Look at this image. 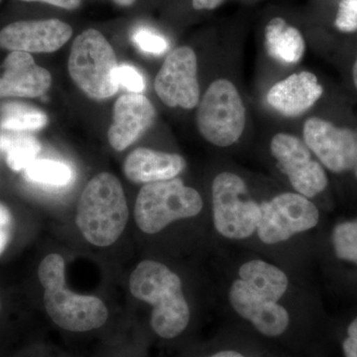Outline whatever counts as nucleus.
Listing matches in <instances>:
<instances>
[{
    "label": "nucleus",
    "instance_id": "f257e3e1",
    "mask_svg": "<svg viewBox=\"0 0 357 357\" xmlns=\"http://www.w3.org/2000/svg\"><path fill=\"white\" fill-rule=\"evenodd\" d=\"M129 289L136 299L153 307L150 325L158 337L171 340L184 333L191 312L180 277L170 268L153 260L141 261L130 275Z\"/></svg>",
    "mask_w": 357,
    "mask_h": 357
},
{
    "label": "nucleus",
    "instance_id": "f03ea898",
    "mask_svg": "<svg viewBox=\"0 0 357 357\" xmlns=\"http://www.w3.org/2000/svg\"><path fill=\"white\" fill-rule=\"evenodd\" d=\"M38 277L44 288L45 309L56 325L73 333L89 332L105 325L109 310L102 300L68 289L62 256H46L40 263Z\"/></svg>",
    "mask_w": 357,
    "mask_h": 357
},
{
    "label": "nucleus",
    "instance_id": "7ed1b4c3",
    "mask_svg": "<svg viewBox=\"0 0 357 357\" xmlns=\"http://www.w3.org/2000/svg\"><path fill=\"white\" fill-rule=\"evenodd\" d=\"M128 206L123 188L112 174H98L84 188L76 222L84 239L93 245H112L128 222Z\"/></svg>",
    "mask_w": 357,
    "mask_h": 357
},
{
    "label": "nucleus",
    "instance_id": "20e7f679",
    "mask_svg": "<svg viewBox=\"0 0 357 357\" xmlns=\"http://www.w3.org/2000/svg\"><path fill=\"white\" fill-rule=\"evenodd\" d=\"M68 69L77 88L89 98L105 100L119 91L114 49L98 30H84L75 39Z\"/></svg>",
    "mask_w": 357,
    "mask_h": 357
},
{
    "label": "nucleus",
    "instance_id": "39448f33",
    "mask_svg": "<svg viewBox=\"0 0 357 357\" xmlns=\"http://www.w3.org/2000/svg\"><path fill=\"white\" fill-rule=\"evenodd\" d=\"M203 206L198 191L175 178L143 185L136 199L134 215L140 230L154 234L175 220L196 217Z\"/></svg>",
    "mask_w": 357,
    "mask_h": 357
},
{
    "label": "nucleus",
    "instance_id": "423d86ee",
    "mask_svg": "<svg viewBox=\"0 0 357 357\" xmlns=\"http://www.w3.org/2000/svg\"><path fill=\"white\" fill-rule=\"evenodd\" d=\"M245 122V107L236 86L225 79L211 83L197 112V126L204 139L229 147L241 137Z\"/></svg>",
    "mask_w": 357,
    "mask_h": 357
},
{
    "label": "nucleus",
    "instance_id": "0eeeda50",
    "mask_svg": "<svg viewBox=\"0 0 357 357\" xmlns=\"http://www.w3.org/2000/svg\"><path fill=\"white\" fill-rule=\"evenodd\" d=\"M213 220L218 234L229 239H244L257 229L260 204L248 196L243 178L234 173L218 174L211 185Z\"/></svg>",
    "mask_w": 357,
    "mask_h": 357
},
{
    "label": "nucleus",
    "instance_id": "6e6552de",
    "mask_svg": "<svg viewBox=\"0 0 357 357\" xmlns=\"http://www.w3.org/2000/svg\"><path fill=\"white\" fill-rule=\"evenodd\" d=\"M319 218L318 208L306 197L284 192L260 204L256 231L263 243H280L295 234L314 229Z\"/></svg>",
    "mask_w": 357,
    "mask_h": 357
},
{
    "label": "nucleus",
    "instance_id": "1a4fd4ad",
    "mask_svg": "<svg viewBox=\"0 0 357 357\" xmlns=\"http://www.w3.org/2000/svg\"><path fill=\"white\" fill-rule=\"evenodd\" d=\"M270 150L298 194L310 199L325 191L328 184L325 169L312 158L304 141L292 134L278 133L272 138Z\"/></svg>",
    "mask_w": 357,
    "mask_h": 357
},
{
    "label": "nucleus",
    "instance_id": "9d476101",
    "mask_svg": "<svg viewBox=\"0 0 357 357\" xmlns=\"http://www.w3.org/2000/svg\"><path fill=\"white\" fill-rule=\"evenodd\" d=\"M154 88L160 100L168 107L195 109L201 93L195 51L183 46L169 54L157 74Z\"/></svg>",
    "mask_w": 357,
    "mask_h": 357
},
{
    "label": "nucleus",
    "instance_id": "9b49d317",
    "mask_svg": "<svg viewBox=\"0 0 357 357\" xmlns=\"http://www.w3.org/2000/svg\"><path fill=\"white\" fill-rule=\"evenodd\" d=\"M303 137L319 163L333 173H344L356 167L357 134L333 122L311 117L304 124Z\"/></svg>",
    "mask_w": 357,
    "mask_h": 357
},
{
    "label": "nucleus",
    "instance_id": "f8f14e48",
    "mask_svg": "<svg viewBox=\"0 0 357 357\" xmlns=\"http://www.w3.org/2000/svg\"><path fill=\"white\" fill-rule=\"evenodd\" d=\"M72 35V27L62 20L16 21L0 30V47L11 52L53 53Z\"/></svg>",
    "mask_w": 357,
    "mask_h": 357
},
{
    "label": "nucleus",
    "instance_id": "ddd939ff",
    "mask_svg": "<svg viewBox=\"0 0 357 357\" xmlns=\"http://www.w3.org/2000/svg\"><path fill=\"white\" fill-rule=\"evenodd\" d=\"M112 119L107 132L110 146L116 151H123L152 126L155 109L146 96L129 93L116 100Z\"/></svg>",
    "mask_w": 357,
    "mask_h": 357
},
{
    "label": "nucleus",
    "instance_id": "4468645a",
    "mask_svg": "<svg viewBox=\"0 0 357 357\" xmlns=\"http://www.w3.org/2000/svg\"><path fill=\"white\" fill-rule=\"evenodd\" d=\"M51 84L49 70L37 65L29 53L11 52L0 67V98H37Z\"/></svg>",
    "mask_w": 357,
    "mask_h": 357
},
{
    "label": "nucleus",
    "instance_id": "2eb2a0df",
    "mask_svg": "<svg viewBox=\"0 0 357 357\" xmlns=\"http://www.w3.org/2000/svg\"><path fill=\"white\" fill-rule=\"evenodd\" d=\"M323 95V86L316 75L304 70L275 84L268 93L267 100L279 114L296 117L311 109Z\"/></svg>",
    "mask_w": 357,
    "mask_h": 357
},
{
    "label": "nucleus",
    "instance_id": "dca6fc26",
    "mask_svg": "<svg viewBox=\"0 0 357 357\" xmlns=\"http://www.w3.org/2000/svg\"><path fill=\"white\" fill-rule=\"evenodd\" d=\"M185 168L184 157L178 154L137 148L126 157L123 164L126 177L136 184H150L172 180Z\"/></svg>",
    "mask_w": 357,
    "mask_h": 357
},
{
    "label": "nucleus",
    "instance_id": "f3484780",
    "mask_svg": "<svg viewBox=\"0 0 357 357\" xmlns=\"http://www.w3.org/2000/svg\"><path fill=\"white\" fill-rule=\"evenodd\" d=\"M239 280L256 297L278 303L287 291V275L278 267L262 260L244 263L239 268Z\"/></svg>",
    "mask_w": 357,
    "mask_h": 357
},
{
    "label": "nucleus",
    "instance_id": "a211bd4d",
    "mask_svg": "<svg viewBox=\"0 0 357 357\" xmlns=\"http://www.w3.org/2000/svg\"><path fill=\"white\" fill-rule=\"evenodd\" d=\"M265 44L269 55L284 64H297L306 50L302 33L281 17H275L268 22Z\"/></svg>",
    "mask_w": 357,
    "mask_h": 357
},
{
    "label": "nucleus",
    "instance_id": "6ab92c4d",
    "mask_svg": "<svg viewBox=\"0 0 357 357\" xmlns=\"http://www.w3.org/2000/svg\"><path fill=\"white\" fill-rule=\"evenodd\" d=\"M41 143L27 131L2 130L0 151L6 155L7 165L14 171L25 170L41 152Z\"/></svg>",
    "mask_w": 357,
    "mask_h": 357
},
{
    "label": "nucleus",
    "instance_id": "aec40b11",
    "mask_svg": "<svg viewBox=\"0 0 357 357\" xmlns=\"http://www.w3.org/2000/svg\"><path fill=\"white\" fill-rule=\"evenodd\" d=\"M24 177L33 184L62 188L73 182L75 173L69 165L63 162L36 159L25 169Z\"/></svg>",
    "mask_w": 357,
    "mask_h": 357
},
{
    "label": "nucleus",
    "instance_id": "412c9836",
    "mask_svg": "<svg viewBox=\"0 0 357 357\" xmlns=\"http://www.w3.org/2000/svg\"><path fill=\"white\" fill-rule=\"evenodd\" d=\"M48 117L41 110L21 103L4 105L0 114L2 130L31 131L44 128Z\"/></svg>",
    "mask_w": 357,
    "mask_h": 357
},
{
    "label": "nucleus",
    "instance_id": "4be33fe9",
    "mask_svg": "<svg viewBox=\"0 0 357 357\" xmlns=\"http://www.w3.org/2000/svg\"><path fill=\"white\" fill-rule=\"evenodd\" d=\"M335 256L357 264V220L338 223L333 231Z\"/></svg>",
    "mask_w": 357,
    "mask_h": 357
},
{
    "label": "nucleus",
    "instance_id": "5701e85b",
    "mask_svg": "<svg viewBox=\"0 0 357 357\" xmlns=\"http://www.w3.org/2000/svg\"><path fill=\"white\" fill-rule=\"evenodd\" d=\"M335 26L338 31L345 34L357 31V0H340Z\"/></svg>",
    "mask_w": 357,
    "mask_h": 357
},
{
    "label": "nucleus",
    "instance_id": "b1692460",
    "mask_svg": "<svg viewBox=\"0 0 357 357\" xmlns=\"http://www.w3.org/2000/svg\"><path fill=\"white\" fill-rule=\"evenodd\" d=\"M134 43L141 51L152 55H162L169 49V44L164 37L146 29H140L134 33Z\"/></svg>",
    "mask_w": 357,
    "mask_h": 357
},
{
    "label": "nucleus",
    "instance_id": "393cba45",
    "mask_svg": "<svg viewBox=\"0 0 357 357\" xmlns=\"http://www.w3.org/2000/svg\"><path fill=\"white\" fill-rule=\"evenodd\" d=\"M116 77L119 86H124L132 93H141L145 89L142 75L131 66H119Z\"/></svg>",
    "mask_w": 357,
    "mask_h": 357
},
{
    "label": "nucleus",
    "instance_id": "a878e982",
    "mask_svg": "<svg viewBox=\"0 0 357 357\" xmlns=\"http://www.w3.org/2000/svg\"><path fill=\"white\" fill-rule=\"evenodd\" d=\"M13 220L10 211L0 203V255L6 250L13 232Z\"/></svg>",
    "mask_w": 357,
    "mask_h": 357
},
{
    "label": "nucleus",
    "instance_id": "bb28decb",
    "mask_svg": "<svg viewBox=\"0 0 357 357\" xmlns=\"http://www.w3.org/2000/svg\"><path fill=\"white\" fill-rule=\"evenodd\" d=\"M342 351L344 357H357V317L347 326L342 342Z\"/></svg>",
    "mask_w": 357,
    "mask_h": 357
},
{
    "label": "nucleus",
    "instance_id": "cd10ccee",
    "mask_svg": "<svg viewBox=\"0 0 357 357\" xmlns=\"http://www.w3.org/2000/svg\"><path fill=\"white\" fill-rule=\"evenodd\" d=\"M26 2H44L50 6L60 7L66 10H75L81 6V0H20Z\"/></svg>",
    "mask_w": 357,
    "mask_h": 357
},
{
    "label": "nucleus",
    "instance_id": "c85d7f7f",
    "mask_svg": "<svg viewBox=\"0 0 357 357\" xmlns=\"http://www.w3.org/2000/svg\"><path fill=\"white\" fill-rule=\"evenodd\" d=\"M223 2L225 0H192V6L196 10H213Z\"/></svg>",
    "mask_w": 357,
    "mask_h": 357
},
{
    "label": "nucleus",
    "instance_id": "c756f323",
    "mask_svg": "<svg viewBox=\"0 0 357 357\" xmlns=\"http://www.w3.org/2000/svg\"><path fill=\"white\" fill-rule=\"evenodd\" d=\"M208 357H248L241 354V352L234 351V349H225V351H220L215 352V354H211Z\"/></svg>",
    "mask_w": 357,
    "mask_h": 357
},
{
    "label": "nucleus",
    "instance_id": "7c9ffc66",
    "mask_svg": "<svg viewBox=\"0 0 357 357\" xmlns=\"http://www.w3.org/2000/svg\"><path fill=\"white\" fill-rule=\"evenodd\" d=\"M114 1L117 4V6L128 7L132 6L136 0H114Z\"/></svg>",
    "mask_w": 357,
    "mask_h": 357
},
{
    "label": "nucleus",
    "instance_id": "2f4dec72",
    "mask_svg": "<svg viewBox=\"0 0 357 357\" xmlns=\"http://www.w3.org/2000/svg\"><path fill=\"white\" fill-rule=\"evenodd\" d=\"M352 81L357 91V56L354 61V68H352Z\"/></svg>",
    "mask_w": 357,
    "mask_h": 357
},
{
    "label": "nucleus",
    "instance_id": "473e14b6",
    "mask_svg": "<svg viewBox=\"0 0 357 357\" xmlns=\"http://www.w3.org/2000/svg\"><path fill=\"white\" fill-rule=\"evenodd\" d=\"M354 173H356V177L357 178V159H356V167H354Z\"/></svg>",
    "mask_w": 357,
    "mask_h": 357
},
{
    "label": "nucleus",
    "instance_id": "72a5a7b5",
    "mask_svg": "<svg viewBox=\"0 0 357 357\" xmlns=\"http://www.w3.org/2000/svg\"><path fill=\"white\" fill-rule=\"evenodd\" d=\"M0 307H1V304H0Z\"/></svg>",
    "mask_w": 357,
    "mask_h": 357
}]
</instances>
